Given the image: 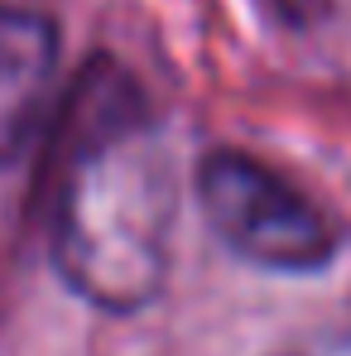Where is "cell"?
Returning a JSON list of instances; mask_svg holds the SVG:
<instances>
[{"label": "cell", "instance_id": "obj_1", "mask_svg": "<svg viewBox=\"0 0 351 356\" xmlns=\"http://www.w3.org/2000/svg\"><path fill=\"white\" fill-rule=\"evenodd\" d=\"M174 164L140 87L92 63L54 130L49 245L63 280L106 313H130L164 289L174 236Z\"/></svg>", "mask_w": 351, "mask_h": 356}, {"label": "cell", "instance_id": "obj_2", "mask_svg": "<svg viewBox=\"0 0 351 356\" xmlns=\"http://www.w3.org/2000/svg\"><path fill=\"white\" fill-rule=\"evenodd\" d=\"M197 197H202L212 232L240 260H250L260 270L308 275L337 255L332 217L318 202H308L289 178H279L270 164H260L250 154L222 149V154L202 159Z\"/></svg>", "mask_w": 351, "mask_h": 356}, {"label": "cell", "instance_id": "obj_3", "mask_svg": "<svg viewBox=\"0 0 351 356\" xmlns=\"http://www.w3.org/2000/svg\"><path fill=\"white\" fill-rule=\"evenodd\" d=\"M58 39L49 19L0 5V164H15L54 116Z\"/></svg>", "mask_w": 351, "mask_h": 356}, {"label": "cell", "instance_id": "obj_4", "mask_svg": "<svg viewBox=\"0 0 351 356\" xmlns=\"http://www.w3.org/2000/svg\"><path fill=\"white\" fill-rule=\"evenodd\" d=\"M275 356H351V313L318 323L308 332H298L293 342H284Z\"/></svg>", "mask_w": 351, "mask_h": 356}, {"label": "cell", "instance_id": "obj_5", "mask_svg": "<svg viewBox=\"0 0 351 356\" xmlns=\"http://www.w3.org/2000/svg\"><path fill=\"white\" fill-rule=\"evenodd\" d=\"M275 5H279V10H284L289 19L308 24V19H318V15H323V10H327L332 0H275Z\"/></svg>", "mask_w": 351, "mask_h": 356}]
</instances>
